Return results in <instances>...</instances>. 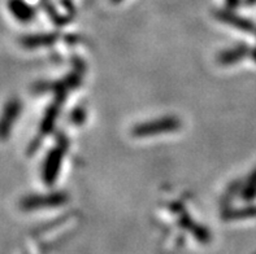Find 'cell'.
<instances>
[{"instance_id":"1","label":"cell","mask_w":256,"mask_h":254,"mask_svg":"<svg viewBox=\"0 0 256 254\" xmlns=\"http://www.w3.org/2000/svg\"><path fill=\"white\" fill-rule=\"evenodd\" d=\"M47 90L54 91L55 97H54L52 103L48 105V108L46 109L44 116H43L42 121H40V126H39L38 136H36V139L30 143L29 148H28V155H32L34 152L38 151L43 138L52 132V130L55 127L56 121H58V116H60V112H62V104L65 103L70 88H69L64 79L62 82H58V83H50V86H47V83H38L34 86V91H38V92H43V91Z\"/></svg>"},{"instance_id":"2","label":"cell","mask_w":256,"mask_h":254,"mask_svg":"<svg viewBox=\"0 0 256 254\" xmlns=\"http://www.w3.org/2000/svg\"><path fill=\"white\" fill-rule=\"evenodd\" d=\"M69 148L68 139L62 134L58 138L56 145L47 153L42 166V180L46 186H54L58 178V174L62 171L64 156Z\"/></svg>"},{"instance_id":"3","label":"cell","mask_w":256,"mask_h":254,"mask_svg":"<svg viewBox=\"0 0 256 254\" xmlns=\"http://www.w3.org/2000/svg\"><path fill=\"white\" fill-rule=\"evenodd\" d=\"M182 127V123L177 117L169 116L162 118L151 119L146 122L136 123L132 129V135L136 139L151 138V136L160 135V134H169V132L178 131Z\"/></svg>"},{"instance_id":"4","label":"cell","mask_w":256,"mask_h":254,"mask_svg":"<svg viewBox=\"0 0 256 254\" xmlns=\"http://www.w3.org/2000/svg\"><path fill=\"white\" fill-rule=\"evenodd\" d=\"M66 201H68V195L65 192L32 193L21 199L20 208L24 212H34V210L47 209V208H58L66 204Z\"/></svg>"},{"instance_id":"5","label":"cell","mask_w":256,"mask_h":254,"mask_svg":"<svg viewBox=\"0 0 256 254\" xmlns=\"http://www.w3.org/2000/svg\"><path fill=\"white\" fill-rule=\"evenodd\" d=\"M24 104L18 97H10L4 103L0 113V142H6L13 131L14 123L22 113Z\"/></svg>"},{"instance_id":"6","label":"cell","mask_w":256,"mask_h":254,"mask_svg":"<svg viewBox=\"0 0 256 254\" xmlns=\"http://www.w3.org/2000/svg\"><path fill=\"white\" fill-rule=\"evenodd\" d=\"M58 39V34L56 32H42V34H28L20 38V44L26 49L43 48L51 47Z\"/></svg>"},{"instance_id":"7","label":"cell","mask_w":256,"mask_h":254,"mask_svg":"<svg viewBox=\"0 0 256 254\" xmlns=\"http://www.w3.org/2000/svg\"><path fill=\"white\" fill-rule=\"evenodd\" d=\"M214 17L222 23H226V25L232 26V27H236L238 30H242V31L250 32L254 31V29H255V26H254V23L251 21L238 16V14L233 13L232 10L218 9L214 12Z\"/></svg>"},{"instance_id":"8","label":"cell","mask_w":256,"mask_h":254,"mask_svg":"<svg viewBox=\"0 0 256 254\" xmlns=\"http://www.w3.org/2000/svg\"><path fill=\"white\" fill-rule=\"evenodd\" d=\"M10 14L21 23H29L36 18V9L26 0H8Z\"/></svg>"},{"instance_id":"9","label":"cell","mask_w":256,"mask_h":254,"mask_svg":"<svg viewBox=\"0 0 256 254\" xmlns=\"http://www.w3.org/2000/svg\"><path fill=\"white\" fill-rule=\"evenodd\" d=\"M248 53H250V49H248L247 45L238 44L236 47H232V48L220 52V55L218 56V62L222 65V66H229V65H233L236 62L240 61Z\"/></svg>"},{"instance_id":"10","label":"cell","mask_w":256,"mask_h":254,"mask_svg":"<svg viewBox=\"0 0 256 254\" xmlns=\"http://www.w3.org/2000/svg\"><path fill=\"white\" fill-rule=\"evenodd\" d=\"M256 217V206L248 205L244 208H226L222 212V221H240V219L254 218Z\"/></svg>"},{"instance_id":"11","label":"cell","mask_w":256,"mask_h":254,"mask_svg":"<svg viewBox=\"0 0 256 254\" xmlns=\"http://www.w3.org/2000/svg\"><path fill=\"white\" fill-rule=\"evenodd\" d=\"M242 187H244V182H242V180H233V182L228 186L226 190L224 191L222 196H221V206H224L225 209L229 208V205L232 204L234 197L238 196V195L242 192Z\"/></svg>"},{"instance_id":"12","label":"cell","mask_w":256,"mask_h":254,"mask_svg":"<svg viewBox=\"0 0 256 254\" xmlns=\"http://www.w3.org/2000/svg\"><path fill=\"white\" fill-rule=\"evenodd\" d=\"M240 197L246 203H250L256 199V169L250 174V177L247 178L246 183H244Z\"/></svg>"},{"instance_id":"13","label":"cell","mask_w":256,"mask_h":254,"mask_svg":"<svg viewBox=\"0 0 256 254\" xmlns=\"http://www.w3.org/2000/svg\"><path fill=\"white\" fill-rule=\"evenodd\" d=\"M70 119L74 125H82V123L86 121V110H84V108H82V106L76 108V109L72 112Z\"/></svg>"},{"instance_id":"14","label":"cell","mask_w":256,"mask_h":254,"mask_svg":"<svg viewBox=\"0 0 256 254\" xmlns=\"http://www.w3.org/2000/svg\"><path fill=\"white\" fill-rule=\"evenodd\" d=\"M251 57H252L254 60H255V61H256V49H254V51L251 52Z\"/></svg>"},{"instance_id":"15","label":"cell","mask_w":256,"mask_h":254,"mask_svg":"<svg viewBox=\"0 0 256 254\" xmlns=\"http://www.w3.org/2000/svg\"><path fill=\"white\" fill-rule=\"evenodd\" d=\"M114 1H120V0H114Z\"/></svg>"}]
</instances>
